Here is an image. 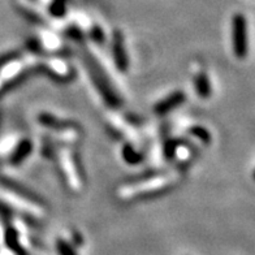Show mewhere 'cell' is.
I'll return each instance as SVG.
<instances>
[{
  "label": "cell",
  "mask_w": 255,
  "mask_h": 255,
  "mask_svg": "<svg viewBox=\"0 0 255 255\" xmlns=\"http://www.w3.org/2000/svg\"><path fill=\"white\" fill-rule=\"evenodd\" d=\"M33 144L29 139H22L20 143L17 144L16 150L13 151L12 156H10V163L12 164H20L25 159L27 158V155L31 152Z\"/></svg>",
  "instance_id": "obj_7"
},
{
  "label": "cell",
  "mask_w": 255,
  "mask_h": 255,
  "mask_svg": "<svg viewBox=\"0 0 255 255\" xmlns=\"http://www.w3.org/2000/svg\"><path fill=\"white\" fill-rule=\"evenodd\" d=\"M194 84L195 90H197V94L199 95V98H202V99H208V98L211 97V82H210L207 74H206L205 72H199V73L195 76Z\"/></svg>",
  "instance_id": "obj_6"
},
{
  "label": "cell",
  "mask_w": 255,
  "mask_h": 255,
  "mask_svg": "<svg viewBox=\"0 0 255 255\" xmlns=\"http://www.w3.org/2000/svg\"><path fill=\"white\" fill-rule=\"evenodd\" d=\"M190 134L194 135L195 138H198L199 141H202L203 143H210L211 142V134L210 131L203 127H199V125H195V127L190 128Z\"/></svg>",
  "instance_id": "obj_10"
},
{
  "label": "cell",
  "mask_w": 255,
  "mask_h": 255,
  "mask_svg": "<svg viewBox=\"0 0 255 255\" xmlns=\"http://www.w3.org/2000/svg\"><path fill=\"white\" fill-rule=\"evenodd\" d=\"M112 54H114L115 65L120 72H125L128 69L129 61H128L127 48L124 44V35L121 31H115L112 37Z\"/></svg>",
  "instance_id": "obj_4"
},
{
  "label": "cell",
  "mask_w": 255,
  "mask_h": 255,
  "mask_svg": "<svg viewBox=\"0 0 255 255\" xmlns=\"http://www.w3.org/2000/svg\"><path fill=\"white\" fill-rule=\"evenodd\" d=\"M91 38L95 40V42H98V43H103L104 40V34H103V30H102L101 27L95 26L93 30H91Z\"/></svg>",
  "instance_id": "obj_13"
},
{
  "label": "cell",
  "mask_w": 255,
  "mask_h": 255,
  "mask_svg": "<svg viewBox=\"0 0 255 255\" xmlns=\"http://www.w3.org/2000/svg\"><path fill=\"white\" fill-rule=\"evenodd\" d=\"M185 101H186L185 93L176 91V93H172V94L168 95L167 98H164V99H161L160 102H158L154 108V112L156 115H165L168 114V112H171L172 110H176V108H177L178 106H181Z\"/></svg>",
  "instance_id": "obj_5"
},
{
  "label": "cell",
  "mask_w": 255,
  "mask_h": 255,
  "mask_svg": "<svg viewBox=\"0 0 255 255\" xmlns=\"http://www.w3.org/2000/svg\"><path fill=\"white\" fill-rule=\"evenodd\" d=\"M5 245L17 255H25L24 249L21 248L20 242H18V236L17 232L13 228H8L5 232Z\"/></svg>",
  "instance_id": "obj_8"
},
{
  "label": "cell",
  "mask_w": 255,
  "mask_h": 255,
  "mask_svg": "<svg viewBox=\"0 0 255 255\" xmlns=\"http://www.w3.org/2000/svg\"><path fill=\"white\" fill-rule=\"evenodd\" d=\"M121 154H123L124 160L127 161V163H129V164H138V163L143 159L142 158V155L139 154L137 150H134V148L131 147L130 144H125L124 147H123Z\"/></svg>",
  "instance_id": "obj_9"
},
{
  "label": "cell",
  "mask_w": 255,
  "mask_h": 255,
  "mask_svg": "<svg viewBox=\"0 0 255 255\" xmlns=\"http://www.w3.org/2000/svg\"><path fill=\"white\" fill-rule=\"evenodd\" d=\"M254 180H255V172H254Z\"/></svg>",
  "instance_id": "obj_14"
},
{
  "label": "cell",
  "mask_w": 255,
  "mask_h": 255,
  "mask_svg": "<svg viewBox=\"0 0 255 255\" xmlns=\"http://www.w3.org/2000/svg\"><path fill=\"white\" fill-rule=\"evenodd\" d=\"M171 182V178L167 177H156L152 178L150 181L139 182V184L130 185L128 188L121 189L120 195L124 198H129V197H134V195L139 194H148V193H154L156 190H160L161 188L168 186Z\"/></svg>",
  "instance_id": "obj_3"
},
{
  "label": "cell",
  "mask_w": 255,
  "mask_h": 255,
  "mask_svg": "<svg viewBox=\"0 0 255 255\" xmlns=\"http://www.w3.org/2000/svg\"><path fill=\"white\" fill-rule=\"evenodd\" d=\"M56 249L59 255H77L74 252V249L71 246V244H68L64 240H57Z\"/></svg>",
  "instance_id": "obj_11"
},
{
  "label": "cell",
  "mask_w": 255,
  "mask_h": 255,
  "mask_svg": "<svg viewBox=\"0 0 255 255\" xmlns=\"http://www.w3.org/2000/svg\"><path fill=\"white\" fill-rule=\"evenodd\" d=\"M51 13L56 17H61L65 13V1L64 0H55L51 5Z\"/></svg>",
  "instance_id": "obj_12"
},
{
  "label": "cell",
  "mask_w": 255,
  "mask_h": 255,
  "mask_svg": "<svg viewBox=\"0 0 255 255\" xmlns=\"http://www.w3.org/2000/svg\"><path fill=\"white\" fill-rule=\"evenodd\" d=\"M232 47L237 59H245L249 52L248 21L241 13H236L232 18Z\"/></svg>",
  "instance_id": "obj_1"
},
{
  "label": "cell",
  "mask_w": 255,
  "mask_h": 255,
  "mask_svg": "<svg viewBox=\"0 0 255 255\" xmlns=\"http://www.w3.org/2000/svg\"><path fill=\"white\" fill-rule=\"evenodd\" d=\"M86 67H88L91 78L94 81L95 88L99 90V93L102 94L104 101L107 102L108 104L114 106V107H118V104L120 103V101H119V98L115 94V91L112 90L111 85H110L108 80L106 78L103 72H102V69H99V67L97 65V63H94L90 59V60H88Z\"/></svg>",
  "instance_id": "obj_2"
}]
</instances>
